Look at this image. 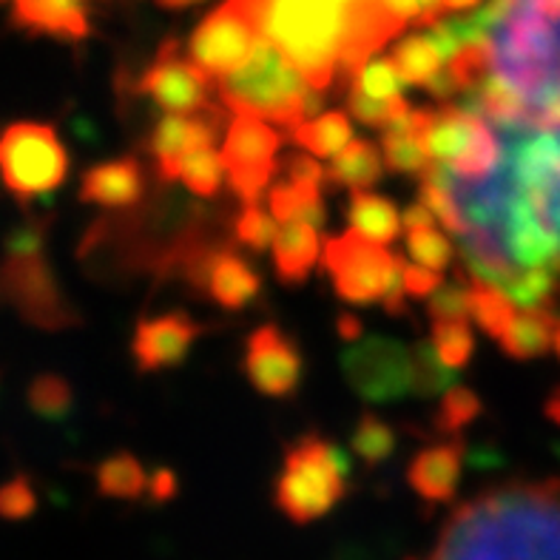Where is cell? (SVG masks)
<instances>
[{"label":"cell","instance_id":"obj_12","mask_svg":"<svg viewBox=\"0 0 560 560\" xmlns=\"http://www.w3.org/2000/svg\"><path fill=\"white\" fill-rule=\"evenodd\" d=\"M341 376L368 405H393L412 393L410 350L390 336H362L339 359Z\"/></svg>","mask_w":560,"mask_h":560},{"label":"cell","instance_id":"obj_38","mask_svg":"<svg viewBox=\"0 0 560 560\" xmlns=\"http://www.w3.org/2000/svg\"><path fill=\"white\" fill-rule=\"evenodd\" d=\"M348 108H350V114H353L355 122H362V126L378 128V131H382V128L387 126L393 117H396V114H401L405 108H410V103H407L405 97L376 100V97H370V94H364L355 83H350Z\"/></svg>","mask_w":560,"mask_h":560},{"label":"cell","instance_id":"obj_24","mask_svg":"<svg viewBox=\"0 0 560 560\" xmlns=\"http://www.w3.org/2000/svg\"><path fill=\"white\" fill-rule=\"evenodd\" d=\"M345 213L353 231L378 245H393L401 234V213L393 206V199L378 197V194L353 191Z\"/></svg>","mask_w":560,"mask_h":560},{"label":"cell","instance_id":"obj_30","mask_svg":"<svg viewBox=\"0 0 560 560\" xmlns=\"http://www.w3.org/2000/svg\"><path fill=\"white\" fill-rule=\"evenodd\" d=\"M222 160L213 151V145H202V149L188 151L179 156L177 168H174V179L188 188L194 197L199 199H217L225 185V174H222Z\"/></svg>","mask_w":560,"mask_h":560},{"label":"cell","instance_id":"obj_13","mask_svg":"<svg viewBox=\"0 0 560 560\" xmlns=\"http://www.w3.org/2000/svg\"><path fill=\"white\" fill-rule=\"evenodd\" d=\"M213 80L206 71L197 69L191 60H185L179 43L171 37L160 46L154 63L142 71L135 83V92L149 97L168 114H199L208 112L211 103Z\"/></svg>","mask_w":560,"mask_h":560},{"label":"cell","instance_id":"obj_46","mask_svg":"<svg viewBox=\"0 0 560 560\" xmlns=\"http://www.w3.org/2000/svg\"><path fill=\"white\" fill-rule=\"evenodd\" d=\"M149 501L151 504H165L171 498L179 495V478L171 467H156L149 476Z\"/></svg>","mask_w":560,"mask_h":560},{"label":"cell","instance_id":"obj_25","mask_svg":"<svg viewBox=\"0 0 560 560\" xmlns=\"http://www.w3.org/2000/svg\"><path fill=\"white\" fill-rule=\"evenodd\" d=\"M444 60L447 57L441 55L433 35H407L390 51V63L396 66L398 78L405 80L407 85H416V89H427L430 80L444 69L441 66Z\"/></svg>","mask_w":560,"mask_h":560},{"label":"cell","instance_id":"obj_2","mask_svg":"<svg viewBox=\"0 0 560 560\" xmlns=\"http://www.w3.org/2000/svg\"><path fill=\"white\" fill-rule=\"evenodd\" d=\"M410 560H560V478L478 492L455 506L433 549Z\"/></svg>","mask_w":560,"mask_h":560},{"label":"cell","instance_id":"obj_43","mask_svg":"<svg viewBox=\"0 0 560 560\" xmlns=\"http://www.w3.org/2000/svg\"><path fill=\"white\" fill-rule=\"evenodd\" d=\"M384 7L390 9L398 21L416 23V26H433L444 18L441 0H384Z\"/></svg>","mask_w":560,"mask_h":560},{"label":"cell","instance_id":"obj_50","mask_svg":"<svg viewBox=\"0 0 560 560\" xmlns=\"http://www.w3.org/2000/svg\"><path fill=\"white\" fill-rule=\"evenodd\" d=\"M547 416L555 421V424H560V387L552 393V396H549V401H547Z\"/></svg>","mask_w":560,"mask_h":560},{"label":"cell","instance_id":"obj_42","mask_svg":"<svg viewBox=\"0 0 560 560\" xmlns=\"http://www.w3.org/2000/svg\"><path fill=\"white\" fill-rule=\"evenodd\" d=\"M279 168H282V174L288 177V183L293 185L319 188V191L327 185V168H322L313 154H288L282 163H279Z\"/></svg>","mask_w":560,"mask_h":560},{"label":"cell","instance_id":"obj_31","mask_svg":"<svg viewBox=\"0 0 560 560\" xmlns=\"http://www.w3.org/2000/svg\"><path fill=\"white\" fill-rule=\"evenodd\" d=\"M498 160H501V140H498L495 128H492L490 120L478 117L472 140H469V145L462 154L450 160L447 168L458 179H481L495 168Z\"/></svg>","mask_w":560,"mask_h":560},{"label":"cell","instance_id":"obj_39","mask_svg":"<svg viewBox=\"0 0 560 560\" xmlns=\"http://www.w3.org/2000/svg\"><path fill=\"white\" fill-rule=\"evenodd\" d=\"M350 83H355L362 89L364 94L376 100H393V97H401V85L405 80L398 78L396 66L390 63V57H370L368 63L359 69ZM348 83V85H350Z\"/></svg>","mask_w":560,"mask_h":560},{"label":"cell","instance_id":"obj_22","mask_svg":"<svg viewBox=\"0 0 560 560\" xmlns=\"http://www.w3.org/2000/svg\"><path fill=\"white\" fill-rule=\"evenodd\" d=\"M382 177L384 154L370 140H350L327 168V185L330 188H350V191H368Z\"/></svg>","mask_w":560,"mask_h":560},{"label":"cell","instance_id":"obj_27","mask_svg":"<svg viewBox=\"0 0 560 560\" xmlns=\"http://www.w3.org/2000/svg\"><path fill=\"white\" fill-rule=\"evenodd\" d=\"M268 211L279 222H305V225L325 231L327 208L319 188H305V185L279 183L268 194Z\"/></svg>","mask_w":560,"mask_h":560},{"label":"cell","instance_id":"obj_5","mask_svg":"<svg viewBox=\"0 0 560 560\" xmlns=\"http://www.w3.org/2000/svg\"><path fill=\"white\" fill-rule=\"evenodd\" d=\"M348 0H268L262 35L302 71L311 89L325 94L339 80Z\"/></svg>","mask_w":560,"mask_h":560},{"label":"cell","instance_id":"obj_19","mask_svg":"<svg viewBox=\"0 0 560 560\" xmlns=\"http://www.w3.org/2000/svg\"><path fill=\"white\" fill-rule=\"evenodd\" d=\"M464 458H467V444L458 435L441 444H430L407 467V483L410 490L424 501L427 506L450 504L458 492L462 481Z\"/></svg>","mask_w":560,"mask_h":560},{"label":"cell","instance_id":"obj_51","mask_svg":"<svg viewBox=\"0 0 560 560\" xmlns=\"http://www.w3.org/2000/svg\"><path fill=\"white\" fill-rule=\"evenodd\" d=\"M236 3H242V7L248 9L250 14H256V18H259V23H262V14H265V7H268V0H236Z\"/></svg>","mask_w":560,"mask_h":560},{"label":"cell","instance_id":"obj_21","mask_svg":"<svg viewBox=\"0 0 560 560\" xmlns=\"http://www.w3.org/2000/svg\"><path fill=\"white\" fill-rule=\"evenodd\" d=\"M322 256V231L305 222H282L273 240V268L279 282L305 284Z\"/></svg>","mask_w":560,"mask_h":560},{"label":"cell","instance_id":"obj_8","mask_svg":"<svg viewBox=\"0 0 560 560\" xmlns=\"http://www.w3.org/2000/svg\"><path fill=\"white\" fill-rule=\"evenodd\" d=\"M69 171V149L51 122L18 120L0 131V183L18 202L55 194Z\"/></svg>","mask_w":560,"mask_h":560},{"label":"cell","instance_id":"obj_35","mask_svg":"<svg viewBox=\"0 0 560 560\" xmlns=\"http://www.w3.org/2000/svg\"><path fill=\"white\" fill-rule=\"evenodd\" d=\"M277 231V217L270 211H265L259 202H254V206H242V211L236 213L234 242L240 248H248L254 250V254H265L268 248H273Z\"/></svg>","mask_w":560,"mask_h":560},{"label":"cell","instance_id":"obj_3","mask_svg":"<svg viewBox=\"0 0 560 560\" xmlns=\"http://www.w3.org/2000/svg\"><path fill=\"white\" fill-rule=\"evenodd\" d=\"M492 74L521 103L526 126L560 122V18L540 12L533 0H518L490 32Z\"/></svg>","mask_w":560,"mask_h":560},{"label":"cell","instance_id":"obj_6","mask_svg":"<svg viewBox=\"0 0 560 560\" xmlns=\"http://www.w3.org/2000/svg\"><path fill=\"white\" fill-rule=\"evenodd\" d=\"M46 228L49 222L35 220L9 234L0 259V305H9L21 319L43 330H66L83 319L46 259Z\"/></svg>","mask_w":560,"mask_h":560},{"label":"cell","instance_id":"obj_26","mask_svg":"<svg viewBox=\"0 0 560 560\" xmlns=\"http://www.w3.org/2000/svg\"><path fill=\"white\" fill-rule=\"evenodd\" d=\"M467 288H469V316L478 322L483 334L490 336V339L501 341L506 336V330L512 327L518 311H515V302L506 296L501 288L495 284L483 282V279L467 277Z\"/></svg>","mask_w":560,"mask_h":560},{"label":"cell","instance_id":"obj_47","mask_svg":"<svg viewBox=\"0 0 560 560\" xmlns=\"http://www.w3.org/2000/svg\"><path fill=\"white\" fill-rule=\"evenodd\" d=\"M401 225L407 228V234H410V231L435 228V213L430 211V208H427L421 199H416V202H412V206L405 211V217H401Z\"/></svg>","mask_w":560,"mask_h":560},{"label":"cell","instance_id":"obj_16","mask_svg":"<svg viewBox=\"0 0 560 560\" xmlns=\"http://www.w3.org/2000/svg\"><path fill=\"white\" fill-rule=\"evenodd\" d=\"M202 334H206V325L185 311L142 316L135 327V339H131V355H135L137 370L163 373V370L179 368Z\"/></svg>","mask_w":560,"mask_h":560},{"label":"cell","instance_id":"obj_1","mask_svg":"<svg viewBox=\"0 0 560 560\" xmlns=\"http://www.w3.org/2000/svg\"><path fill=\"white\" fill-rule=\"evenodd\" d=\"M228 240L222 213L163 183L140 206L94 220L80 240L78 259L100 282L149 277L163 284L183 279L197 256Z\"/></svg>","mask_w":560,"mask_h":560},{"label":"cell","instance_id":"obj_15","mask_svg":"<svg viewBox=\"0 0 560 560\" xmlns=\"http://www.w3.org/2000/svg\"><path fill=\"white\" fill-rule=\"evenodd\" d=\"M242 373L256 393L268 398H291L305 376V355L293 336L279 325H259L245 341Z\"/></svg>","mask_w":560,"mask_h":560},{"label":"cell","instance_id":"obj_17","mask_svg":"<svg viewBox=\"0 0 560 560\" xmlns=\"http://www.w3.org/2000/svg\"><path fill=\"white\" fill-rule=\"evenodd\" d=\"M222 122H225V112L220 106H211L199 114H165L149 135V154L154 156L160 183H174L179 156L202 145H213L222 131Z\"/></svg>","mask_w":560,"mask_h":560},{"label":"cell","instance_id":"obj_40","mask_svg":"<svg viewBox=\"0 0 560 560\" xmlns=\"http://www.w3.org/2000/svg\"><path fill=\"white\" fill-rule=\"evenodd\" d=\"M407 250L421 268L430 270H447L450 262H453L455 248L453 242L444 234H439L435 228H424V231H410L407 234Z\"/></svg>","mask_w":560,"mask_h":560},{"label":"cell","instance_id":"obj_53","mask_svg":"<svg viewBox=\"0 0 560 560\" xmlns=\"http://www.w3.org/2000/svg\"><path fill=\"white\" fill-rule=\"evenodd\" d=\"M555 350H558V359H560V325L558 330H555Z\"/></svg>","mask_w":560,"mask_h":560},{"label":"cell","instance_id":"obj_4","mask_svg":"<svg viewBox=\"0 0 560 560\" xmlns=\"http://www.w3.org/2000/svg\"><path fill=\"white\" fill-rule=\"evenodd\" d=\"M217 92L225 112L250 114L284 128L288 135L313 120L322 108V92L311 89L302 71L265 35L256 40L248 60L217 83Z\"/></svg>","mask_w":560,"mask_h":560},{"label":"cell","instance_id":"obj_11","mask_svg":"<svg viewBox=\"0 0 560 560\" xmlns=\"http://www.w3.org/2000/svg\"><path fill=\"white\" fill-rule=\"evenodd\" d=\"M262 37V23L248 9L228 0L197 23L188 37V60L202 69L213 83L240 69Z\"/></svg>","mask_w":560,"mask_h":560},{"label":"cell","instance_id":"obj_29","mask_svg":"<svg viewBox=\"0 0 560 560\" xmlns=\"http://www.w3.org/2000/svg\"><path fill=\"white\" fill-rule=\"evenodd\" d=\"M288 137H291V142H296L299 149H305L307 154L319 160V156L339 154L353 140V126H350L345 112H325L293 128Z\"/></svg>","mask_w":560,"mask_h":560},{"label":"cell","instance_id":"obj_54","mask_svg":"<svg viewBox=\"0 0 560 560\" xmlns=\"http://www.w3.org/2000/svg\"><path fill=\"white\" fill-rule=\"evenodd\" d=\"M0 3H7V0H0Z\"/></svg>","mask_w":560,"mask_h":560},{"label":"cell","instance_id":"obj_49","mask_svg":"<svg viewBox=\"0 0 560 560\" xmlns=\"http://www.w3.org/2000/svg\"><path fill=\"white\" fill-rule=\"evenodd\" d=\"M481 0H441V9H444V14L447 12H467V9L478 7Z\"/></svg>","mask_w":560,"mask_h":560},{"label":"cell","instance_id":"obj_37","mask_svg":"<svg viewBox=\"0 0 560 560\" xmlns=\"http://www.w3.org/2000/svg\"><path fill=\"white\" fill-rule=\"evenodd\" d=\"M433 348L439 350L441 362L447 368H467L476 353V336L467 322H433Z\"/></svg>","mask_w":560,"mask_h":560},{"label":"cell","instance_id":"obj_34","mask_svg":"<svg viewBox=\"0 0 560 560\" xmlns=\"http://www.w3.org/2000/svg\"><path fill=\"white\" fill-rule=\"evenodd\" d=\"M483 412L481 398L476 390H469L464 384H453L444 398H441L439 412L433 419V430L441 435H458L464 427H469Z\"/></svg>","mask_w":560,"mask_h":560},{"label":"cell","instance_id":"obj_20","mask_svg":"<svg viewBox=\"0 0 560 560\" xmlns=\"http://www.w3.org/2000/svg\"><path fill=\"white\" fill-rule=\"evenodd\" d=\"M12 23L28 35L78 43L92 35L83 0H12Z\"/></svg>","mask_w":560,"mask_h":560},{"label":"cell","instance_id":"obj_23","mask_svg":"<svg viewBox=\"0 0 560 560\" xmlns=\"http://www.w3.org/2000/svg\"><path fill=\"white\" fill-rule=\"evenodd\" d=\"M558 325L560 319L549 307H524L515 316V322H512L504 339H501V348H504V353L510 359H518V362L538 359V355H544L555 345V330H558Z\"/></svg>","mask_w":560,"mask_h":560},{"label":"cell","instance_id":"obj_44","mask_svg":"<svg viewBox=\"0 0 560 560\" xmlns=\"http://www.w3.org/2000/svg\"><path fill=\"white\" fill-rule=\"evenodd\" d=\"M37 498L26 478H14L7 487H0V515L7 518H26L35 510Z\"/></svg>","mask_w":560,"mask_h":560},{"label":"cell","instance_id":"obj_32","mask_svg":"<svg viewBox=\"0 0 560 560\" xmlns=\"http://www.w3.org/2000/svg\"><path fill=\"white\" fill-rule=\"evenodd\" d=\"M410 364H412V393L419 398H435L441 393H447L458 378L455 370L441 362L439 350L433 348V341L419 339L410 348Z\"/></svg>","mask_w":560,"mask_h":560},{"label":"cell","instance_id":"obj_18","mask_svg":"<svg viewBox=\"0 0 560 560\" xmlns=\"http://www.w3.org/2000/svg\"><path fill=\"white\" fill-rule=\"evenodd\" d=\"M149 188V174L135 154L106 160L85 171L80 179V202L108 208V211H128L140 206Z\"/></svg>","mask_w":560,"mask_h":560},{"label":"cell","instance_id":"obj_52","mask_svg":"<svg viewBox=\"0 0 560 560\" xmlns=\"http://www.w3.org/2000/svg\"><path fill=\"white\" fill-rule=\"evenodd\" d=\"M199 0H156V7L163 9H185V7H194Z\"/></svg>","mask_w":560,"mask_h":560},{"label":"cell","instance_id":"obj_45","mask_svg":"<svg viewBox=\"0 0 560 560\" xmlns=\"http://www.w3.org/2000/svg\"><path fill=\"white\" fill-rule=\"evenodd\" d=\"M401 279H405V291L416 299H430L441 284L439 270L421 268V265H410L401 259Z\"/></svg>","mask_w":560,"mask_h":560},{"label":"cell","instance_id":"obj_7","mask_svg":"<svg viewBox=\"0 0 560 560\" xmlns=\"http://www.w3.org/2000/svg\"><path fill=\"white\" fill-rule=\"evenodd\" d=\"M353 464L348 453L322 435L307 433L284 453L282 472L273 483V506L293 524L325 518L348 495Z\"/></svg>","mask_w":560,"mask_h":560},{"label":"cell","instance_id":"obj_28","mask_svg":"<svg viewBox=\"0 0 560 560\" xmlns=\"http://www.w3.org/2000/svg\"><path fill=\"white\" fill-rule=\"evenodd\" d=\"M97 490L106 498H120V501H140L149 492V472L135 453L120 450V453L108 455L106 462L100 464L97 472Z\"/></svg>","mask_w":560,"mask_h":560},{"label":"cell","instance_id":"obj_14","mask_svg":"<svg viewBox=\"0 0 560 560\" xmlns=\"http://www.w3.org/2000/svg\"><path fill=\"white\" fill-rule=\"evenodd\" d=\"M183 282L191 288L199 296L211 299L213 305H220L222 311H245L262 296V273L242 259L240 250L231 245V240L220 242L208 248L206 254L197 256L191 268L185 270Z\"/></svg>","mask_w":560,"mask_h":560},{"label":"cell","instance_id":"obj_41","mask_svg":"<svg viewBox=\"0 0 560 560\" xmlns=\"http://www.w3.org/2000/svg\"><path fill=\"white\" fill-rule=\"evenodd\" d=\"M427 313L433 316V322H469V288L467 273H458V282L441 284L439 291L430 296Z\"/></svg>","mask_w":560,"mask_h":560},{"label":"cell","instance_id":"obj_9","mask_svg":"<svg viewBox=\"0 0 560 560\" xmlns=\"http://www.w3.org/2000/svg\"><path fill=\"white\" fill-rule=\"evenodd\" d=\"M279 149L282 135L259 117L236 114L222 140V168L228 174V185L242 206L262 202L268 185L279 171Z\"/></svg>","mask_w":560,"mask_h":560},{"label":"cell","instance_id":"obj_10","mask_svg":"<svg viewBox=\"0 0 560 560\" xmlns=\"http://www.w3.org/2000/svg\"><path fill=\"white\" fill-rule=\"evenodd\" d=\"M325 270L336 296L350 305H376L393 282L396 254L350 228L348 234L325 242Z\"/></svg>","mask_w":560,"mask_h":560},{"label":"cell","instance_id":"obj_33","mask_svg":"<svg viewBox=\"0 0 560 560\" xmlns=\"http://www.w3.org/2000/svg\"><path fill=\"white\" fill-rule=\"evenodd\" d=\"M350 447L368 467H382L396 455L398 435L376 412H362V419L355 421V430L350 435Z\"/></svg>","mask_w":560,"mask_h":560},{"label":"cell","instance_id":"obj_48","mask_svg":"<svg viewBox=\"0 0 560 560\" xmlns=\"http://www.w3.org/2000/svg\"><path fill=\"white\" fill-rule=\"evenodd\" d=\"M336 330H339L341 339L359 341L364 334V325L359 316H353V313H339V319H336Z\"/></svg>","mask_w":560,"mask_h":560},{"label":"cell","instance_id":"obj_36","mask_svg":"<svg viewBox=\"0 0 560 560\" xmlns=\"http://www.w3.org/2000/svg\"><path fill=\"white\" fill-rule=\"evenodd\" d=\"M28 405L43 419L63 421L71 412V407H74V393H71V384L63 376L43 373L28 387Z\"/></svg>","mask_w":560,"mask_h":560}]
</instances>
